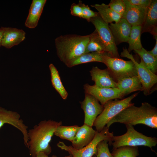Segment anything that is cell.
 I'll list each match as a JSON object with an SVG mask.
<instances>
[{"label": "cell", "mask_w": 157, "mask_h": 157, "mask_svg": "<svg viewBox=\"0 0 157 157\" xmlns=\"http://www.w3.org/2000/svg\"><path fill=\"white\" fill-rule=\"evenodd\" d=\"M132 105L128 107L112 118L107 124L109 128L113 124L118 122L132 126L144 124L157 128V109L149 103H142L140 107Z\"/></svg>", "instance_id": "obj_1"}, {"label": "cell", "mask_w": 157, "mask_h": 157, "mask_svg": "<svg viewBox=\"0 0 157 157\" xmlns=\"http://www.w3.org/2000/svg\"><path fill=\"white\" fill-rule=\"evenodd\" d=\"M62 124L61 121L43 120L28 131V148L32 157H36L40 152L47 155L51 153L52 150L49 143L57 128Z\"/></svg>", "instance_id": "obj_2"}, {"label": "cell", "mask_w": 157, "mask_h": 157, "mask_svg": "<svg viewBox=\"0 0 157 157\" xmlns=\"http://www.w3.org/2000/svg\"><path fill=\"white\" fill-rule=\"evenodd\" d=\"M90 35H62L56 38L55 45L57 56L66 65L70 61L85 53Z\"/></svg>", "instance_id": "obj_3"}, {"label": "cell", "mask_w": 157, "mask_h": 157, "mask_svg": "<svg viewBox=\"0 0 157 157\" xmlns=\"http://www.w3.org/2000/svg\"><path fill=\"white\" fill-rule=\"evenodd\" d=\"M127 131L125 134L119 136H113L112 138V144L113 149L119 147L129 146L148 147L151 150L157 144V138L156 137H148L136 130L133 126L129 124H126Z\"/></svg>", "instance_id": "obj_4"}, {"label": "cell", "mask_w": 157, "mask_h": 157, "mask_svg": "<svg viewBox=\"0 0 157 157\" xmlns=\"http://www.w3.org/2000/svg\"><path fill=\"white\" fill-rule=\"evenodd\" d=\"M138 93H135L129 97L120 100H110L106 103L103 106V110L97 117L93 124V126L95 127L96 131L100 132L112 118L125 108L134 105L131 101L138 95Z\"/></svg>", "instance_id": "obj_5"}, {"label": "cell", "mask_w": 157, "mask_h": 157, "mask_svg": "<svg viewBox=\"0 0 157 157\" xmlns=\"http://www.w3.org/2000/svg\"><path fill=\"white\" fill-rule=\"evenodd\" d=\"M103 63L107 67L112 77L117 82L127 77L137 76L135 65L131 60H124L110 56L106 52L102 55Z\"/></svg>", "instance_id": "obj_6"}, {"label": "cell", "mask_w": 157, "mask_h": 157, "mask_svg": "<svg viewBox=\"0 0 157 157\" xmlns=\"http://www.w3.org/2000/svg\"><path fill=\"white\" fill-rule=\"evenodd\" d=\"M113 133L109 131V128L105 126L100 132L96 131L95 136L88 145L80 149H76L72 146H67L63 142L59 141L57 143V147L62 150L67 151L72 157H92L97 153V146L101 141L106 140L108 144H111Z\"/></svg>", "instance_id": "obj_7"}, {"label": "cell", "mask_w": 157, "mask_h": 157, "mask_svg": "<svg viewBox=\"0 0 157 157\" xmlns=\"http://www.w3.org/2000/svg\"><path fill=\"white\" fill-rule=\"evenodd\" d=\"M120 56L131 60L134 63L138 77L142 84L144 95L151 94L155 90L154 87L157 83V76L151 72L145 66L142 60L140 63L135 60L132 54L129 53L126 48H123Z\"/></svg>", "instance_id": "obj_8"}, {"label": "cell", "mask_w": 157, "mask_h": 157, "mask_svg": "<svg viewBox=\"0 0 157 157\" xmlns=\"http://www.w3.org/2000/svg\"><path fill=\"white\" fill-rule=\"evenodd\" d=\"M90 22L94 26L95 30L104 43L106 51L111 57L120 58L117 45L109 24L104 22L98 14L91 18Z\"/></svg>", "instance_id": "obj_9"}, {"label": "cell", "mask_w": 157, "mask_h": 157, "mask_svg": "<svg viewBox=\"0 0 157 157\" xmlns=\"http://www.w3.org/2000/svg\"><path fill=\"white\" fill-rule=\"evenodd\" d=\"M83 89L85 93L94 97L103 106L110 100L122 99L124 97L117 88H102L86 83L84 85Z\"/></svg>", "instance_id": "obj_10"}, {"label": "cell", "mask_w": 157, "mask_h": 157, "mask_svg": "<svg viewBox=\"0 0 157 157\" xmlns=\"http://www.w3.org/2000/svg\"><path fill=\"white\" fill-rule=\"evenodd\" d=\"M80 103L84 113V124L92 127L97 117L103 110V106L94 97L86 93L84 100Z\"/></svg>", "instance_id": "obj_11"}, {"label": "cell", "mask_w": 157, "mask_h": 157, "mask_svg": "<svg viewBox=\"0 0 157 157\" xmlns=\"http://www.w3.org/2000/svg\"><path fill=\"white\" fill-rule=\"evenodd\" d=\"M20 118V115L17 112L7 110L0 107V128L4 124L7 123L18 129L23 134L24 144L28 147V126L24 124L23 120Z\"/></svg>", "instance_id": "obj_12"}, {"label": "cell", "mask_w": 157, "mask_h": 157, "mask_svg": "<svg viewBox=\"0 0 157 157\" xmlns=\"http://www.w3.org/2000/svg\"><path fill=\"white\" fill-rule=\"evenodd\" d=\"M125 5L122 18L126 19L132 26H142L146 16L147 8L131 3L128 0H123Z\"/></svg>", "instance_id": "obj_13"}, {"label": "cell", "mask_w": 157, "mask_h": 157, "mask_svg": "<svg viewBox=\"0 0 157 157\" xmlns=\"http://www.w3.org/2000/svg\"><path fill=\"white\" fill-rule=\"evenodd\" d=\"M92 80L94 85L105 88H117V83L112 77L107 68L102 69L93 66L90 71Z\"/></svg>", "instance_id": "obj_14"}, {"label": "cell", "mask_w": 157, "mask_h": 157, "mask_svg": "<svg viewBox=\"0 0 157 157\" xmlns=\"http://www.w3.org/2000/svg\"><path fill=\"white\" fill-rule=\"evenodd\" d=\"M109 26L117 45L122 42H127L132 26L126 19L122 17L117 22L109 24Z\"/></svg>", "instance_id": "obj_15"}, {"label": "cell", "mask_w": 157, "mask_h": 157, "mask_svg": "<svg viewBox=\"0 0 157 157\" xmlns=\"http://www.w3.org/2000/svg\"><path fill=\"white\" fill-rule=\"evenodd\" d=\"M96 131L91 126L84 124L79 127L72 142V146L76 149H80L89 144L94 138Z\"/></svg>", "instance_id": "obj_16"}, {"label": "cell", "mask_w": 157, "mask_h": 157, "mask_svg": "<svg viewBox=\"0 0 157 157\" xmlns=\"http://www.w3.org/2000/svg\"><path fill=\"white\" fill-rule=\"evenodd\" d=\"M149 32L157 35V0H152L147 8L145 19L142 26L141 33Z\"/></svg>", "instance_id": "obj_17"}, {"label": "cell", "mask_w": 157, "mask_h": 157, "mask_svg": "<svg viewBox=\"0 0 157 157\" xmlns=\"http://www.w3.org/2000/svg\"><path fill=\"white\" fill-rule=\"evenodd\" d=\"M26 33L22 29L6 27L3 32L1 46L10 49L19 44L25 39Z\"/></svg>", "instance_id": "obj_18"}, {"label": "cell", "mask_w": 157, "mask_h": 157, "mask_svg": "<svg viewBox=\"0 0 157 157\" xmlns=\"http://www.w3.org/2000/svg\"><path fill=\"white\" fill-rule=\"evenodd\" d=\"M46 1V0L32 1L25 23L26 27L32 29L37 26Z\"/></svg>", "instance_id": "obj_19"}, {"label": "cell", "mask_w": 157, "mask_h": 157, "mask_svg": "<svg viewBox=\"0 0 157 157\" xmlns=\"http://www.w3.org/2000/svg\"><path fill=\"white\" fill-rule=\"evenodd\" d=\"M117 83V88L124 96L133 92L143 91L142 84L138 76L125 78Z\"/></svg>", "instance_id": "obj_20"}, {"label": "cell", "mask_w": 157, "mask_h": 157, "mask_svg": "<svg viewBox=\"0 0 157 157\" xmlns=\"http://www.w3.org/2000/svg\"><path fill=\"white\" fill-rule=\"evenodd\" d=\"M91 6L95 8L98 11V13L103 21L109 24L114 22H117L122 18V16L117 13L109 7L108 5L102 3L95 4Z\"/></svg>", "instance_id": "obj_21"}, {"label": "cell", "mask_w": 157, "mask_h": 157, "mask_svg": "<svg viewBox=\"0 0 157 157\" xmlns=\"http://www.w3.org/2000/svg\"><path fill=\"white\" fill-rule=\"evenodd\" d=\"M103 53L97 52L84 53L70 61L66 65L68 67H71L89 62H97L103 63L102 55Z\"/></svg>", "instance_id": "obj_22"}, {"label": "cell", "mask_w": 157, "mask_h": 157, "mask_svg": "<svg viewBox=\"0 0 157 157\" xmlns=\"http://www.w3.org/2000/svg\"><path fill=\"white\" fill-rule=\"evenodd\" d=\"M89 41L86 46L85 53L97 52L103 53L106 51L105 45L95 29L90 34Z\"/></svg>", "instance_id": "obj_23"}, {"label": "cell", "mask_w": 157, "mask_h": 157, "mask_svg": "<svg viewBox=\"0 0 157 157\" xmlns=\"http://www.w3.org/2000/svg\"><path fill=\"white\" fill-rule=\"evenodd\" d=\"M49 67L53 86L62 98L64 100L66 99L68 96V93L63 84L58 71L52 64H50Z\"/></svg>", "instance_id": "obj_24"}, {"label": "cell", "mask_w": 157, "mask_h": 157, "mask_svg": "<svg viewBox=\"0 0 157 157\" xmlns=\"http://www.w3.org/2000/svg\"><path fill=\"white\" fill-rule=\"evenodd\" d=\"M142 26H132L127 43L129 47L128 50L130 53L132 50H140L143 47L140 40Z\"/></svg>", "instance_id": "obj_25"}, {"label": "cell", "mask_w": 157, "mask_h": 157, "mask_svg": "<svg viewBox=\"0 0 157 157\" xmlns=\"http://www.w3.org/2000/svg\"><path fill=\"white\" fill-rule=\"evenodd\" d=\"M134 51L139 56L146 67L156 74L157 72V58L150 54L143 47L140 50H134Z\"/></svg>", "instance_id": "obj_26"}, {"label": "cell", "mask_w": 157, "mask_h": 157, "mask_svg": "<svg viewBox=\"0 0 157 157\" xmlns=\"http://www.w3.org/2000/svg\"><path fill=\"white\" fill-rule=\"evenodd\" d=\"M80 126L77 125L66 126H59L54 133V135L63 140L73 141Z\"/></svg>", "instance_id": "obj_27"}, {"label": "cell", "mask_w": 157, "mask_h": 157, "mask_svg": "<svg viewBox=\"0 0 157 157\" xmlns=\"http://www.w3.org/2000/svg\"><path fill=\"white\" fill-rule=\"evenodd\" d=\"M113 157H137L139 155L138 147L124 146L113 149Z\"/></svg>", "instance_id": "obj_28"}, {"label": "cell", "mask_w": 157, "mask_h": 157, "mask_svg": "<svg viewBox=\"0 0 157 157\" xmlns=\"http://www.w3.org/2000/svg\"><path fill=\"white\" fill-rule=\"evenodd\" d=\"M108 142L106 140L100 142L97 146V153L95 157H113L108 148Z\"/></svg>", "instance_id": "obj_29"}, {"label": "cell", "mask_w": 157, "mask_h": 157, "mask_svg": "<svg viewBox=\"0 0 157 157\" xmlns=\"http://www.w3.org/2000/svg\"><path fill=\"white\" fill-rule=\"evenodd\" d=\"M78 4L82 8V18L86 19L88 22H90L91 18L98 15V12H94L91 10L88 5L83 3L81 1H79Z\"/></svg>", "instance_id": "obj_30"}, {"label": "cell", "mask_w": 157, "mask_h": 157, "mask_svg": "<svg viewBox=\"0 0 157 157\" xmlns=\"http://www.w3.org/2000/svg\"><path fill=\"white\" fill-rule=\"evenodd\" d=\"M108 5L113 10L122 16L125 11V5L123 0H111Z\"/></svg>", "instance_id": "obj_31"}, {"label": "cell", "mask_w": 157, "mask_h": 157, "mask_svg": "<svg viewBox=\"0 0 157 157\" xmlns=\"http://www.w3.org/2000/svg\"><path fill=\"white\" fill-rule=\"evenodd\" d=\"M70 10V13L72 15L82 18V8L78 3H72L71 6Z\"/></svg>", "instance_id": "obj_32"}, {"label": "cell", "mask_w": 157, "mask_h": 157, "mask_svg": "<svg viewBox=\"0 0 157 157\" xmlns=\"http://www.w3.org/2000/svg\"><path fill=\"white\" fill-rule=\"evenodd\" d=\"M131 4L147 8L152 0H128Z\"/></svg>", "instance_id": "obj_33"}, {"label": "cell", "mask_w": 157, "mask_h": 157, "mask_svg": "<svg viewBox=\"0 0 157 157\" xmlns=\"http://www.w3.org/2000/svg\"><path fill=\"white\" fill-rule=\"evenodd\" d=\"M156 40V43L153 49L151 50L148 51L152 55L157 58V35L154 36Z\"/></svg>", "instance_id": "obj_34"}, {"label": "cell", "mask_w": 157, "mask_h": 157, "mask_svg": "<svg viewBox=\"0 0 157 157\" xmlns=\"http://www.w3.org/2000/svg\"><path fill=\"white\" fill-rule=\"evenodd\" d=\"M6 27H2L0 28V47L1 46L3 34L5 30Z\"/></svg>", "instance_id": "obj_35"}, {"label": "cell", "mask_w": 157, "mask_h": 157, "mask_svg": "<svg viewBox=\"0 0 157 157\" xmlns=\"http://www.w3.org/2000/svg\"><path fill=\"white\" fill-rule=\"evenodd\" d=\"M36 157H49L48 155L44 153L40 152L39 153L36 155Z\"/></svg>", "instance_id": "obj_36"}, {"label": "cell", "mask_w": 157, "mask_h": 157, "mask_svg": "<svg viewBox=\"0 0 157 157\" xmlns=\"http://www.w3.org/2000/svg\"><path fill=\"white\" fill-rule=\"evenodd\" d=\"M51 157H57V156L56 155H53ZM64 157H72V156L71 155H69L68 156H66Z\"/></svg>", "instance_id": "obj_37"}, {"label": "cell", "mask_w": 157, "mask_h": 157, "mask_svg": "<svg viewBox=\"0 0 157 157\" xmlns=\"http://www.w3.org/2000/svg\"><path fill=\"white\" fill-rule=\"evenodd\" d=\"M92 157H95V156H94Z\"/></svg>", "instance_id": "obj_38"}]
</instances>
